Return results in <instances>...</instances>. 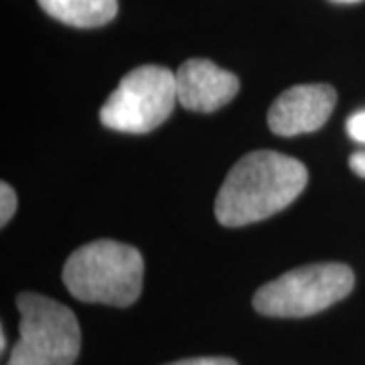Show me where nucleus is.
Masks as SVG:
<instances>
[{"instance_id": "nucleus-13", "label": "nucleus", "mask_w": 365, "mask_h": 365, "mask_svg": "<svg viewBox=\"0 0 365 365\" xmlns=\"http://www.w3.org/2000/svg\"><path fill=\"white\" fill-rule=\"evenodd\" d=\"M0 351H6V333H4V329L0 331Z\"/></svg>"}, {"instance_id": "nucleus-5", "label": "nucleus", "mask_w": 365, "mask_h": 365, "mask_svg": "<svg viewBox=\"0 0 365 365\" xmlns=\"http://www.w3.org/2000/svg\"><path fill=\"white\" fill-rule=\"evenodd\" d=\"M177 104L175 73L167 67L143 66L120 79L100 110V120L110 130L146 134L167 122Z\"/></svg>"}, {"instance_id": "nucleus-1", "label": "nucleus", "mask_w": 365, "mask_h": 365, "mask_svg": "<svg viewBox=\"0 0 365 365\" xmlns=\"http://www.w3.org/2000/svg\"><path fill=\"white\" fill-rule=\"evenodd\" d=\"M309 170L297 158L256 150L235 163L215 197V217L225 227L262 222L287 209L304 191Z\"/></svg>"}, {"instance_id": "nucleus-11", "label": "nucleus", "mask_w": 365, "mask_h": 365, "mask_svg": "<svg viewBox=\"0 0 365 365\" xmlns=\"http://www.w3.org/2000/svg\"><path fill=\"white\" fill-rule=\"evenodd\" d=\"M167 365H237V361L230 357H191V359H181V361Z\"/></svg>"}, {"instance_id": "nucleus-7", "label": "nucleus", "mask_w": 365, "mask_h": 365, "mask_svg": "<svg viewBox=\"0 0 365 365\" xmlns=\"http://www.w3.org/2000/svg\"><path fill=\"white\" fill-rule=\"evenodd\" d=\"M177 102L191 112H215L240 91V79L209 59H187L177 71Z\"/></svg>"}, {"instance_id": "nucleus-10", "label": "nucleus", "mask_w": 365, "mask_h": 365, "mask_svg": "<svg viewBox=\"0 0 365 365\" xmlns=\"http://www.w3.org/2000/svg\"><path fill=\"white\" fill-rule=\"evenodd\" d=\"M347 134L355 143H365V110L355 112L347 120Z\"/></svg>"}, {"instance_id": "nucleus-14", "label": "nucleus", "mask_w": 365, "mask_h": 365, "mask_svg": "<svg viewBox=\"0 0 365 365\" xmlns=\"http://www.w3.org/2000/svg\"><path fill=\"white\" fill-rule=\"evenodd\" d=\"M333 2H339V4H355V2H361V0H333Z\"/></svg>"}, {"instance_id": "nucleus-12", "label": "nucleus", "mask_w": 365, "mask_h": 365, "mask_svg": "<svg viewBox=\"0 0 365 365\" xmlns=\"http://www.w3.org/2000/svg\"><path fill=\"white\" fill-rule=\"evenodd\" d=\"M349 167H351V170L357 177H364L365 179V150H359V153L351 155Z\"/></svg>"}, {"instance_id": "nucleus-2", "label": "nucleus", "mask_w": 365, "mask_h": 365, "mask_svg": "<svg viewBox=\"0 0 365 365\" xmlns=\"http://www.w3.org/2000/svg\"><path fill=\"white\" fill-rule=\"evenodd\" d=\"M140 252L116 240H96L78 248L63 266V284L81 302L130 307L143 292Z\"/></svg>"}, {"instance_id": "nucleus-8", "label": "nucleus", "mask_w": 365, "mask_h": 365, "mask_svg": "<svg viewBox=\"0 0 365 365\" xmlns=\"http://www.w3.org/2000/svg\"><path fill=\"white\" fill-rule=\"evenodd\" d=\"M45 13L78 29L108 25L118 14V0H37Z\"/></svg>"}, {"instance_id": "nucleus-3", "label": "nucleus", "mask_w": 365, "mask_h": 365, "mask_svg": "<svg viewBox=\"0 0 365 365\" xmlns=\"http://www.w3.org/2000/svg\"><path fill=\"white\" fill-rule=\"evenodd\" d=\"M21 313L19 341L6 365H73L81 349V331L73 311L37 292L16 297Z\"/></svg>"}, {"instance_id": "nucleus-9", "label": "nucleus", "mask_w": 365, "mask_h": 365, "mask_svg": "<svg viewBox=\"0 0 365 365\" xmlns=\"http://www.w3.org/2000/svg\"><path fill=\"white\" fill-rule=\"evenodd\" d=\"M0 223L6 225V223L13 220L14 211H16V193L9 182H2L0 185Z\"/></svg>"}, {"instance_id": "nucleus-6", "label": "nucleus", "mask_w": 365, "mask_h": 365, "mask_svg": "<svg viewBox=\"0 0 365 365\" xmlns=\"http://www.w3.org/2000/svg\"><path fill=\"white\" fill-rule=\"evenodd\" d=\"M337 104V93L327 83L294 86L282 91L268 110V126L278 136H299L325 126Z\"/></svg>"}, {"instance_id": "nucleus-4", "label": "nucleus", "mask_w": 365, "mask_h": 365, "mask_svg": "<svg viewBox=\"0 0 365 365\" xmlns=\"http://www.w3.org/2000/svg\"><path fill=\"white\" fill-rule=\"evenodd\" d=\"M355 274L337 262L309 264L284 272L254 294V309L276 319H302L321 313L351 294Z\"/></svg>"}]
</instances>
